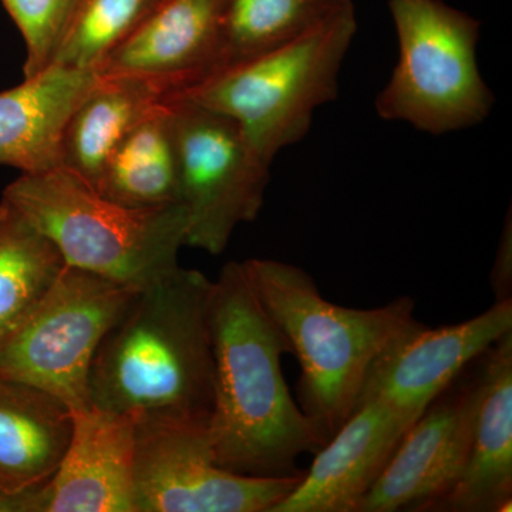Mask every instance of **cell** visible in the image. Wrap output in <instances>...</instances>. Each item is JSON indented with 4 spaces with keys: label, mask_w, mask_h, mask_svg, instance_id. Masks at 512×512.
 <instances>
[{
    "label": "cell",
    "mask_w": 512,
    "mask_h": 512,
    "mask_svg": "<svg viewBox=\"0 0 512 512\" xmlns=\"http://www.w3.org/2000/svg\"><path fill=\"white\" fill-rule=\"evenodd\" d=\"M301 477L229 473L215 461L208 423L137 420V512H272Z\"/></svg>",
    "instance_id": "cell-9"
},
{
    "label": "cell",
    "mask_w": 512,
    "mask_h": 512,
    "mask_svg": "<svg viewBox=\"0 0 512 512\" xmlns=\"http://www.w3.org/2000/svg\"><path fill=\"white\" fill-rule=\"evenodd\" d=\"M96 191L126 207L180 202L170 100L151 111L111 151Z\"/></svg>",
    "instance_id": "cell-19"
},
{
    "label": "cell",
    "mask_w": 512,
    "mask_h": 512,
    "mask_svg": "<svg viewBox=\"0 0 512 512\" xmlns=\"http://www.w3.org/2000/svg\"><path fill=\"white\" fill-rule=\"evenodd\" d=\"M480 377V400L466 467L430 511L511 510L512 330L480 356Z\"/></svg>",
    "instance_id": "cell-15"
},
{
    "label": "cell",
    "mask_w": 512,
    "mask_h": 512,
    "mask_svg": "<svg viewBox=\"0 0 512 512\" xmlns=\"http://www.w3.org/2000/svg\"><path fill=\"white\" fill-rule=\"evenodd\" d=\"M212 281L177 268L136 293L101 340L90 406L136 419L208 423L214 404Z\"/></svg>",
    "instance_id": "cell-2"
},
{
    "label": "cell",
    "mask_w": 512,
    "mask_h": 512,
    "mask_svg": "<svg viewBox=\"0 0 512 512\" xmlns=\"http://www.w3.org/2000/svg\"><path fill=\"white\" fill-rule=\"evenodd\" d=\"M491 285H493L495 302L512 299L511 212H508V221H505L500 245H498L497 254H495L493 272H491Z\"/></svg>",
    "instance_id": "cell-24"
},
{
    "label": "cell",
    "mask_w": 512,
    "mask_h": 512,
    "mask_svg": "<svg viewBox=\"0 0 512 512\" xmlns=\"http://www.w3.org/2000/svg\"><path fill=\"white\" fill-rule=\"evenodd\" d=\"M138 291L64 266L0 346V375L55 394L72 412L89 409L94 356Z\"/></svg>",
    "instance_id": "cell-7"
},
{
    "label": "cell",
    "mask_w": 512,
    "mask_h": 512,
    "mask_svg": "<svg viewBox=\"0 0 512 512\" xmlns=\"http://www.w3.org/2000/svg\"><path fill=\"white\" fill-rule=\"evenodd\" d=\"M480 357L404 433L357 512L430 511L457 483L473 444Z\"/></svg>",
    "instance_id": "cell-10"
},
{
    "label": "cell",
    "mask_w": 512,
    "mask_h": 512,
    "mask_svg": "<svg viewBox=\"0 0 512 512\" xmlns=\"http://www.w3.org/2000/svg\"><path fill=\"white\" fill-rule=\"evenodd\" d=\"M73 434V412L40 387L0 375V493L50 481Z\"/></svg>",
    "instance_id": "cell-17"
},
{
    "label": "cell",
    "mask_w": 512,
    "mask_h": 512,
    "mask_svg": "<svg viewBox=\"0 0 512 512\" xmlns=\"http://www.w3.org/2000/svg\"><path fill=\"white\" fill-rule=\"evenodd\" d=\"M214 404L208 430L218 466L248 477H298L326 437L292 399L282 372L288 340L256 298L242 262L212 281Z\"/></svg>",
    "instance_id": "cell-1"
},
{
    "label": "cell",
    "mask_w": 512,
    "mask_h": 512,
    "mask_svg": "<svg viewBox=\"0 0 512 512\" xmlns=\"http://www.w3.org/2000/svg\"><path fill=\"white\" fill-rule=\"evenodd\" d=\"M26 45L25 79L49 69L72 0H0Z\"/></svg>",
    "instance_id": "cell-23"
},
{
    "label": "cell",
    "mask_w": 512,
    "mask_h": 512,
    "mask_svg": "<svg viewBox=\"0 0 512 512\" xmlns=\"http://www.w3.org/2000/svg\"><path fill=\"white\" fill-rule=\"evenodd\" d=\"M170 128L188 221L185 245L220 255L239 225L258 218L272 164L237 121L194 101L170 99Z\"/></svg>",
    "instance_id": "cell-8"
},
{
    "label": "cell",
    "mask_w": 512,
    "mask_h": 512,
    "mask_svg": "<svg viewBox=\"0 0 512 512\" xmlns=\"http://www.w3.org/2000/svg\"><path fill=\"white\" fill-rule=\"evenodd\" d=\"M414 421L382 400H363L272 512L359 511Z\"/></svg>",
    "instance_id": "cell-13"
},
{
    "label": "cell",
    "mask_w": 512,
    "mask_h": 512,
    "mask_svg": "<svg viewBox=\"0 0 512 512\" xmlns=\"http://www.w3.org/2000/svg\"><path fill=\"white\" fill-rule=\"evenodd\" d=\"M171 97L164 87L136 77H97L92 90L64 124L60 167L79 175L97 190L111 151Z\"/></svg>",
    "instance_id": "cell-18"
},
{
    "label": "cell",
    "mask_w": 512,
    "mask_h": 512,
    "mask_svg": "<svg viewBox=\"0 0 512 512\" xmlns=\"http://www.w3.org/2000/svg\"><path fill=\"white\" fill-rule=\"evenodd\" d=\"M356 32L355 6L346 0L301 35L174 97L237 121L272 164L308 134L316 110L338 97L340 69Z\"/></svg>",
    "instance_id": "cell-5"
},
{
    "label": "cell",
    "mask_w": 512,
    "mask_h": 512,
    "mask_svg": "<svg viewBox=\"0 0 512 512\" xmlns=\"http://www.w3.org/2000/svg\"><path fill=\"white\" fill-rule=\"evenodd\" d=\"M222 2L160 0L94 73L147 80L173 97L198 86L217 73Z\"/></svg>",
    "instance_id": "cell-12"
},
{
    "label": "cell",
    "mask_w": 512,
    "mask_h": 512,
    "mask_svg": "<svg viewBox=\"0 0 512 512\" xmlns=\"http://www.w3.org/2000/svg\"><path fill=\"white\" fill-rule=\"evenodd\" d=\"M512 330V299L476 318L430 328L416 322L380 353L357 404L377 399L417 419L477 357Z\"/></svg>",
    "instance_id": "cell-11"
},
{
    "label": "cell",
    "mask_w": 512,
    "mask_h": 512,
    "mask_svg": "<svg viewBox=\"0 0 512 512\" xmlns=\"http://www.w3.org/2000/svg\"><path fill=\"white\" fill-rule=\"evenodd\" d=\"M96 82L92 70L52 66L0 93V165L22 174L59 167L64 124Z\"/></svg>",
    "instance_id": "cell-16"
},
{
    "label": "cell",
    "mask_w": 512,
    "mask_h": 512,
    "mask_svg": "<svg viewBox=\"0 0 512 512\" xmlns=\"http://www.w3.org/2000/svg\"><path fill=\"white\" fill-rule=\"evenodd\" d=\"M136 424L131 414L93 406L73 412L72 440L46 484V512H137Z\"/></svg>",
    "instance_id": "cell-14"
},
{
    "label": "cell",
    "mask_w": 512,
    "mask_h": 512,
    "mask_svg": "<svg viewBox=\"0 0 512 512\" xmlns=\"http://www.w3.org/2000/svg\"><path fill=\"white\" fill-rule=\"evenodd\" d=\"M3 197L52 239L67 266L138 289L180 268L188 229L180 202L126 207L60 165L20 175Z\"/></svg>",
    "instance_id": "cell-4"
},
{
    "label": "cell",
    "mask_w": 512,
    "mask_h": 512,
    "mask_svg": "<svg viewBox=\"0 0 512 512\" xmlns=\"http://www.w3.org/2000/svg\"><path fill=\"white\" fill-rule=\"evenodd\" d=\"M242 265L301 366L299 406L329 440L355 412L373 362L416 322V303L402 296L373 309L345 308L323 298L299 266L262 258Z\"/></svg>",
    "instance_id": "cell-3"
},
{
    "label": "cell",
    "mask_w": 512,
    "mask_h": 512,
    "mask_svg": "<svg viewBox=\"0 0 512 512\" xmlns=\"http://www.w3.org/2000/svg\"><path fill=\"white\" fill-rule=\"evenodd\" d=\"M64 259L22 211L0 200V346L55 284Z\"/></svg>",
    "instance_id": "cell-20"
},
{
    "label": "cell",
    "mask_w": 512,
    "mask_h": 512,
    "mask_svg": "<svg viewBox=\"0 0 512 512\" xmlns=\"http://www.w3.org/2000/svg\"><path fill=\"white\" fill-rule=\"evenodd\" d=\"M399 62L376 99L380 119L441 136L483 123L494 94L477 62L481 23L443 0H389Z\"/></svg>",
    "instance_id": "cell-6"
},
{
    "label": "cell",
    "mask_w": 512,
    "mask_h": 512,
    "mask_svg": "<svg viewBox=\"0 0 512 512\" xmlns=\"http://www.w3.org/2000/svg\"><path fill=\"white\" fill-rule=\"evenodd\" d=\"M160 0H72L52 66L92 70Z\"/></svg>",
    "instance_id": "cell-22"
},
{
    "label": "cell",
    "mask_w": 512,
    "mask_h": 512,
    "mask_svg": "<svg viewBox=\"0 0 512 512\" xmlns=\"http://www.w3.org/2000/svg\"><path fill=\"white\" fill-rule=\"evenodd\" d=\"M346 0H224L217 73L269 52L328 18ZM214 74V76H215ZM208 80V79H207Z\"/></svg>",
    "instance_id": "cell-21"
}]
</instances>
